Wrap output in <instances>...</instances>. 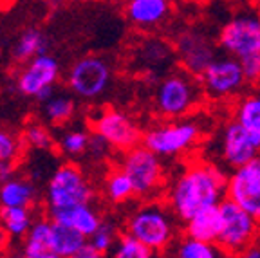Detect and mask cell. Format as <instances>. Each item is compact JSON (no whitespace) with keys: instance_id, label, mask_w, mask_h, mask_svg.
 Here are the masks:
<instances>
[{"instance_id":"12","label":"cell","mask_w":260,"mask_h":258,"mask_svg":"<svg viewBox=\"0 0 260 258\" xmlns=\"http://www.w3.org/2000/svg\"><path fill=\"white\" fill-rule=\"evenodd\" d=\"M226 197L260 222V153L228 175Z\"/></svg>"},{"instance_id":"26","label":"cell","mask_w":260,"mask_h":258,"mask_svg":"<svg viewBox=\"0 0 260 258\" xmlns=\"http://www.w3.org/2000/svg\"><path fill=\"white\" fill-rule=\"evenodd\" d=\"M105 195L110 202H114V204H119V202H125V201H128V199L134 197L136 195L134 182H132V179L126 175L125 170H121V168L112 170V172L107 175Z\"/></svg>"},{"instance_id":"27","label":"cell","mask_w":260,"mask_h":258,"mask_svg":"<svg viewBox=\"0 0 260 258\" xmlns=\"http://www.w3.org/2000/svg\"><path fill=\"white\" fill-rule=\"evenodd\" d=\"M44 105V114L47 117V121H51L53 125H60L73 119L74 112H76V103L73 98L65 96V94H53L49 98Z\"/></svg>"},{"instance_id":"30","label":"cell","mask_w":260,"mask_h":258,"mask_svg":"<svg viewBox=\"0 0 260 258\" xmlns=\"http://www.w3.org/2000/svg\"><path fill=\"white\" fill-rule=\"evenodd\" d=\"M90 136L83 130H69L61 137L60 146L67 155H81L89 148Z\"/></svg>"},{"instance_id":"35","label":"cell","mask_w":260,"mask_h":258,"mask_svg":"<svg viewBox=\"0 0 260 258\" xmlns=\"http://www.w3.org/2000/svg\"><path fill=\"white\" fill-rule=\"evenodd\" d=\"M109 148H112V146L109 145V143L103 139L100 134L94 132L92 136H90V141H89V148H87V152L92 155L94 159H103L109 153Z\"/></svg>"},{"instance_id":"18","label":"cell","mask_w":260,"mask_h":258,"mask_svg":"<svg viewBox=\"0 0 260 258\" xmlns=\"http://www.w3.org/2000/svg\"><path fill=\"white\" fill-rule=\"evenodd\" d=\"M170 13V0H128L126 18L141 29L161 24Z\"/></svg>"},{"instance_id":"37","label":"cell","mask_w":260,"mask_h":258,"mask_svg":"<svg viewBox=\"0 0 260 258\" xmlns=\"http://www.w3.org/2000/svg\"><path fill=\"white\" fill-rule=\"evenodd\" d=\"M100 256H103V254L94 247V244L90 242V240H87V244L81 247L76 258H100Z\"/></svg>"},{"instance_id":"36","label":"cell","mask_w":260,"mask_h":258,"mask_svg":"<svg viewBox=\"0 0 260 258\" xmlns=\"http://www.w3.org/2000/svg\"><path fill=\"white\" fill-rule=\"evenodd\" d=\"M15 161H0V184L15 177Z\"/></svg>"},{"instance_id":"2","label":"cell","mask_w":260,"mask_h":258,"mask_svg":"<svg viewBox=\"0 0 260 258\" xmlns=\"http://www.w3.org/2000/svg\"><path fill=\"white\" fill-rule=\"evenodd\" d=\"M181 222L168 202H146L139 206L134 213L130 215L126 220V233L134 235L141 242H145L150 249L155 251V254L167 251L177 240L179 226Z\"/></svg>"},{"instance_id":"15","label":"cell","mask_w":260,"mask_h":258,"mask_svg":"<svg viewBox=\"0 0 260 258\" xmlns=\"http://www.w3.org/2000/svg\"><path fill=\"white\" fill-rule=\"evenodd\" d=\"M60 78V63L51 54H40L27 61L16 80V89L22 96L37 98L47 87H54Z\"/></svg>"},{"instance_id":"14","label":"cell","mask_w":260,"mask_h":258,"mask_svg":"<svg viewBox=\"0 0 260 258\" xmlns=\"http://www.w3.org/2000/svg\"><path fill=\"white\" fill-rule=\"evenodd\" d=\"M92 130L119 152L134 148L143 143V132L128 114L116 109H105L92 121Z\"/></svg>"},{"instance_id":"3","label":"cell","mask_w":260,"mask_h":258,"mask_svg":"<svg viewBox=\"0 0 260 258\" xmlns=\"http://www.w3.org/2000/svg\"><path fill=\"white\" fill-rule=\"evenodd\" d=\"M191 74H168L155 90V109L162 117L179 119L191 112L199 103V85Z\"/></svg>"},{"instance_id":"34","label":"cell","mask_w":260,"mask_h":258,"mask_svg":"<svg viewBox=\"0 0 260 258\" xmlns=\"http://www.w3.org/2000/svg\"><path fill=\"white\" fill-rule=\"evenodd\" d=\"M244 69V74H246V80L248 83H255V81L260 80V54H255V56H248L240 60Z\"/></svg>"},{"instance_id":"31","label":"cell","mask_w":260,"mask_h":258,"mask_svg":"<svg viewBox=\"0 0 260 258\" xmlns=\"http://www.w3.org/2000/svg\"><path fill=\"white\" fill-rule=\"evenodd\" d=\"M24 139L29 146L37 150H49L53 146V136L42 123H29L24 130Z\"/></svg>"},{"instance_id":"25","label":"cell","mask_w":260,"mask_h":258,"mask_svg":"<svg viewBox=\"0 0 260 258\" xmlns=\"http://www.w3.org/2000/svg\"><path fill=\"white\" fill-rule=\"evenodd\" d=\"M2 226L9 237L20 238L25 237L32 226V215L29 206H13V208H2L0 211Z\"/></svg>"},{"instance_id":"19","label":"cell","mask_w":260,"mask_h":258,"mask_svg":"<svg viewBox=\"0 0 260 258\" xmlns=\"http://www.w3.org/2000/svg\"><path fill=\"white\" fill-rule=\"evenodd\" d=\"M22 254L27 258H56L53 251V220L32 222L31 230L25 235L24 251Z\"/></svg>"},{"instance_id":"38","label":"cell","mask_w":260,"mask_h":258,"mask_svg":"<svg viewBox=\"0 0 260 258\" xmlns=\"http://www.w3.org/2000/svg\"><path fill=\"white\" fill-rule=\"evenodd\" d=\"M242 256H246V258H260V247H256V246H249L248 249L244 251V254Z\"/></svg>"},{"instance_id":"23","label":"cell","mask_w":260,"mask_h":258,"mask_svg":"<svg viewBox=\"0 0 260 258\" xmlns=\"http://www.w3.org/2000/svg\"><path fill=\"white\" fill-rule=\"evenodd\" d=\"M49 42L47 37L40 29H27L20 35V38L16 40L15 47H13V58L16 61H29L35 56L47 53Z\"/></svg>"},{"instance_id":"32","label":"cell","mask_w":260,"mask_h":258,"mask_svg":"<svg viewBox=\"0 0 260 258\" xmlns=\"http://www.w3.org/2000/svg\"><path fill=\"white\" fill-rule=\"evenodd\" d=\"M118 238L119 237H118V231H116V228H114L112 224H109V222H102V226L98 228L96 233H94L89 240L94 244V247H96L100 253L107 254L114 246H116Z\"/></svg>"},{"instance_id":"22","label":"cell","mask_w":260,"mask_h":258,"mask_svg":"<svg viewBox=\"0 0 260 258\" xmlns=\"http://www.w3.org/2000/svg\"><path fill=\"white\" fill-rule=\"evenodd\" d=\"M172 249L179 258H219L224 254V251L217 242H206V240L193 238L190 235H184L183 238L175 240Z\"/></svg>"},{"instance_id":"28","label":"cell","mask_w":260,"mask_h":258,"mask_svg":"<svg viewBox=\"0 0 260 258\" xmlns=\"http://www.w3.org/2000/svg\"><path fill=\"white\" fill-rule=\"evenodd\" d=\"M114 256L116 258H152L155 256V251L150 249L145 242H141L134 235L125 233L118 238L114 246Z\"/></svg>"},{"instance_id":"6","label":"cell","mask_w":260,"mask_h":258,"mask_svg":"<svg viewBox=\"0 0 260 258\" xmlns=\"http://www.w3.org/2000/svg\"><path fill=\"white\" fill-rule=\"evenodd\" d=\"M201 139L195 121H172L155 125L143 134V145L161 157H175L193 148Z\"/></svg>"},{"instance_id":"29","label":"cell","mask_w":260,"mask_h":258,"mask_svg":"<svg viewBox=\"0 0 260 258\" xmlns=\"http://www.w3.org/2000/svg\"><path fill=\"white\" fill-rule=\"evenodd\" d=\"M143 60L145 63L154 65V67H162V65H168L174 51L170 49V45H167L161 40H150L146 42L141 49Z\"/></svg>"},{"instance_id":"11","label":"cell","mask_w":260,"mask_h":258,"mask_svg":"<svg viewBox=\"0 0 260 258\" xmlns=\"http://www.w3.org/2000/svg\"><path fill=\"white\" fill-rule=\"evenodd\" d=\"M110 78H112V73L103 58L83 56L71 67L67 83L76 96L83 100H94L109 89Z\"/></svg>"},{"instance_id":"9","label":"cell","mask_w":260,"mask_h":258,"mask_svg":"<svg viewBox=\"0 0 260 258\" xmlns=\"http://www.w3.org/2000/svg\"><path fill=\"white\" fill-rule=\"evenodd\" d=\"M94 191L87 182L85 175L74 165H63L56 168L47 184L49 208H65V206L90 202Z\"/></svg>"},{"instance_id":"17","label":"cell","mask_w":260,"mask_h":258,"mask_svg":"<svg viewBox=\"0 0 260 258\" xmlns=\"http://www.w3.org/2000/svg\"><path fill=\"white\" fill-rule=\"evenodd\" d=\"M222 230V210L220 204L208 206L199 213H195L190 220L184 222V235L201 238L206 242H217Z\"/></svg>"},{"instance_id":"5","label":"cell","mask_w":260,"mask_h":258,"mask_svg":"<svg viewBox=\"0 0 260 258\" xmlns=\"http://www.w3.org/2000/svg\"><path fill=\"white\" fill-rule=\"evenodd\" d=\"M119 168L125 170L126 175L132 179L138 197H150L161 190L165 182V168H162L161 155L146 148L143 143L123 153Z\"/></svg>"},{"instance_id":"16","label":"cell","mask_w":260,"mask_h":258,"mask_svg":"<svg viewBox=\"0 0 260 258\" xmlns=\"http://www.w3.org/2000/svg\"><path fill=\"white\" fill-rule=\"evenodd\" d=\"M47 213H49V218L53 222L67 224V226L74 228V230H78L80 233H83L87 238L92 237L103 222L102 217L98 215V211L90 206V202L65 206V208H49Z\"/></svg>"},{"instance_id":"20","label":"cell","mask_w":260,"mask_h":258,"mask_svg":"<svg viewBox=\"0 0 260 258\" xmlns=\"http://www.w3.org/2000/svg\"><path fill=\"white\" fill-rule=\"evenodd\" d=\"M89 238L74 228L53 222V251L56 258H76Z\"/></svg>"},{"instance_id":"21","label":"cell","mask_w":260,"mask_h":258,"mask_svg":"<svg viewBox=\"0 0 260 258\" xmlns=\"http://www.w3.org/2000/svg\"><path fill=\"white\" fill-rule=\"evenodd\" d=\"M37 199V186L25 179H15L0 184V206L13 208V206H31Z\"/></svg>"},{"instance_id":"4","label":"cell","mask_w":260,"mask_h":258,"mask_svg":"<svg viewBox=\"0 0 260 258\" xmlns=\"http://www.w3.org/2000/svg\"><path fill=\"white\" fill-rule=\"evenodd\" d=\"M222 210V230L219 235V247L224 254H244L258 235V220L251 213L240 208L232 199L224 197L220 202Z\"/></svg>"},{"instance_id":"13","label":"cell","mask_w":260,"mask_h":258,"mask_svg":"<svg viewBox=\"0 0 260 258\" xmlns=\"http://www.w3.org/2000/svg\"><path fill=\"white\" fill-rule=\"evenodd\" d=\"M260 153V139L246 130L237 119L228 121L219 136V157L230 170L246 165Z\"/></svg>"},{"instance_id":"1","label":"cell","mask_w":260,"mask_h":258,"mask_svg":"<svg viewBox=\"0 0 260 258\" xmlns=\"http://www.w3.org/2000/svg\"><path fill=\"white\" fill-rule=\"evenodd\" d=\"M228 174L213 163H193L174 179L167 202L179 220L186 222L208 206L220 204L226 197Z\"/></svg>"},{"instance_id":"10","label":"cell","mask_w":260,"mask_h":258,"mask_svg":"<svg viewBox=\"0 0 260 258\" xmlns=\"http://www.w3.org/2000/svg\"><path fill=\"white\" fill-rule=\"evenodd\" d=\"M174 49L183 69L195 78H199L208 65L219 56L215 44L206 33L191 27L183 29L175 37Z\"/></svg>"},{"instance_id":"24","label":"cell","mask_w":260,"mask_h":258,"mask_svg":"<svg viewBox=\"0 0 260 258\" xmlns=\"http://www.w3.org/2000/svg\"><path fill=\"white\" fill-rule=\"evenodd\" d=\"M235 119L260 139V92H251L240 98L235 107Z\"/></svg>"},{"instance_id":"7","label":"cell","mask_w":260,"mask_h":258,"mask_svg":"<svg viewBox=\"0 0 260 258\" xmlns=\"http://www.w3.org/2000/svg\"><path fill=\"white\" fill-rule=\"evenodd\" d=\"M203 92L211 100H226L246 87L248 80L239 58L224 54L217 56L199 76Z\"/></svg>"},{"instance_id":"8","label":"cell","mask_w":260,"mask_h":258,"mask_svg":"<svg viewBox=\"0 0 260 258\" xmlns=\"http://www.w3.org/2000/svg\"><path fill=\"white\" fill-rule=\"evenodd\" d=\"M217 44L224 54L239 60L260 54V18L242 15L226 22L219 31Z\"/></svg>"},{"instance_id":"33","label":"cell","mask_w":260,"mask_h":258,"mask_svg":"<svg viewBox=\"0 0 260 258\" xmlns=\"http://www.w3.org/2000/svg\"><path fill=\"white\" fill-rule=\"evenodd\" d=\"M20 150V143L15 134L0 128V161H15Z\"/></svg>"}]
</instances>
